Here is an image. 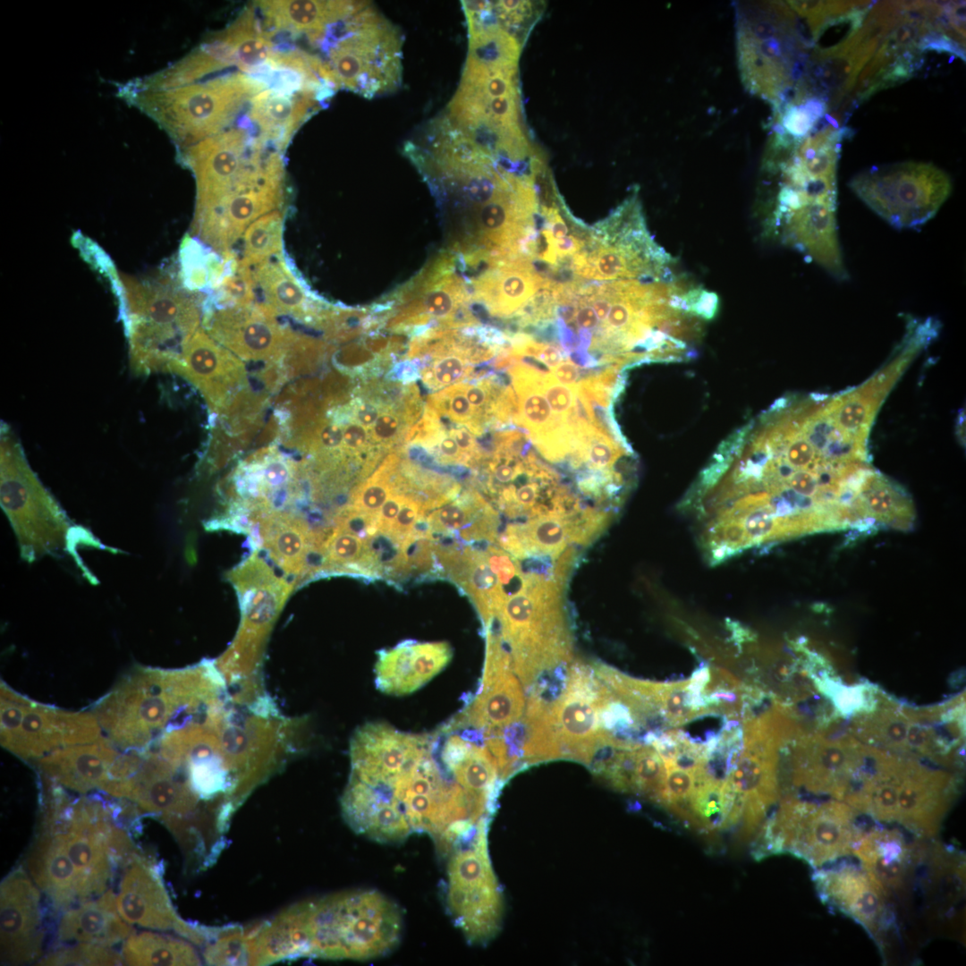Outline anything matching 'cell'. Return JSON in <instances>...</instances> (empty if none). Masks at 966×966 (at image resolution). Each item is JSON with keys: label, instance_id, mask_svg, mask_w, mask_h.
Masks as SVG:
<instances>
[{"label": "cell", "instance_id": "cell-1", "mask_svg": "<svg viewBox=\"0 0 966 966\" xmlns=\"http://www.w3.org/2000/svg\"><path fill=\"white\" fill-rule=\"evenodd\" d=\"M126 99L169 134L178 151L246 121L251 99L271 86L261 76L229 68L208 73L149 76L130 82Z\"/></svg>", "mask_w": 966, "mask_h": 966}, {"label": "cell", "instance_id": "cell-2", "mask_svg": "<svg viewBox=\"0 0 966 966\" xmlns=\"http://www.w3.org/2000/svg\"><path fill=\"white\" fill-rule=\"evenodd\" d=\"M565 580L558 572L529 570L521 586L482 621L486 638L510 655L513 671L527 692L572 660V638L563 600Z\"/></svg>", "mask_w": 966, "mask_h": 966}, {"label": "cell", "instance_id": "cell-3", "mask_svg": "<svg viewBox=\"0 0 966 966\" xmlns=\"http://www.w3.org/2000/svg\"><path fill=\"white\" fill-rule=\"evenodd\" d=\"M612 691L581 660L568 667L565 685L554 699L528 697L522 718L525 730L523 763L570 759L589 766L604 748L618 749L603 726L602 709Z\"/></svg>", "mask_w": 966, "mask_h": 966}, {"label": "cell", "instance_id": "cell-4", "mask_svg": "<svg viewBox=\"0 0 966 966\" xmlns=\"http://www.w3.org/2000/svg\"><path fill=\"white\" fill-rule=\"evenodd\" d=\"M402 42L400 29L372 4L355 1L316 47L337 89L373 98L400 87Z\"/></svg>", "mask_w": 966, "mask_h": 966}, {"label": "cell", "instance_id": "cell-5", "mask_svg": "<svg viewBox=\"0 0 966 966\" xmlns=\"http://www.w3.org/2000/svg\"><path fill=\"white\" fill-rule=\"evenodd\" d=\"M122 282L124 297L120 311L129 338L131 370L139 375L167 370L181 356L168 344L178 338L183 343L199 327L198 295L166 275L144 283L126 276Z\"/></svg>", "mask_w": 966, "mask_h": 966}, {"label": "cell", "instance_id": "cell-6", "mask_svg": "<svg viewBox=\"0 0 966 966\" xmlns=\"http://www.w3.org/2000/svg\"><path fill=\"white\" fill-rule=\"evenodd\" d=\"M194 672L139 670L124 677L95 708L101 729L121 748L142 751L182 705L199 696Z\"/></svg>", "mask_w": 966, "mask_h": 966}, {"label": "cell", "instance_id": "cell-7", "mask_svg": "<svg viewBox=\"0 0 966 966\" xmlns=\"http://www.w3.org/2000/svg\"><path fill=\"white\" fill-rule=\"evenodd\" d=\"M860 830L844 806L787 801L762 826L751 855L760 860L789 853L814 869L822 868L852 854Z\"/></svg>", "mask_w": 966, "mask_h": 966}, {"label": "cell", "instance_id": "cell-8", "mask_svg": "<svg viewBox=\"0 0 966 966\" xmlns=\"http://www.w3.org/2000/svg\"><path fill=\"white\" fill-rule=\"evenodd\" d=\"M318 905L312 929L315 949L323 955L372 959L389 953L400 941L401 910L377 891L351 893Z\"/></svg>", "mask_w": 966, "mask_h": 966}, {"label": "cell", "instance_id": "cell-9", "mask_svg": "<svg viewBox=\"0 0 966 966\" xmlns=\"http://www.w3.org/2000/svg\"><path fill=\"white\" fill-rule=\"evenodd\" d=\"M849 186L872 211L898 229L926 224L952 191L949 175L923 162L873 166L855 175Z\"/></svg>", "mask_w": 966, "mask_h": 966}, {"label": "cell", "instance_id": "cell-10", "mask_svg": "<svg viewBox=\"0 0 966 966\" xmlns=\"http://www.w3.org/2000/svg\"><path fill=\"white\" fill-rule=\"evenodd\" d=\"M489 821L482 818L470 839L454 845L447 868L446 909L471 944L492 939L502 921V891L487 850Z\"/></svg>", "mask_w": 966, "mask_h": 966}, {"label": "cell", "instance_id": "cell-11", "mask_svg": "<svg viewBox=\"0 0 966 966\" xmlns=\"http://www.w3.org/2000/svg\"><path fill=\"white\" fill-rule=\"evenodd\" d=\"M1 744L23 758H42L71 745L100 740L95 715L34 702L1 683Z\"/></svg>", "mask_w": 966, "mask_h": 966}, {"label": "cell", "instance_id": "cell-12", "mask_svg": "<svg viewBox=\"0 0 966 966\" xmlns=\"http://www.w3.org/2000/svg\"><path fill=\"white\" fill-rule=\"evenodd\" d=\"M763 234L803 254L834 278L849 275L838 238L836 204L811 202L762 219Z\"/></svg>", "mask_w": 966, "mask_h": 966}, {"label": "cell", "instance_id": "cell-13", "mask_svg": "<svg viewBox=\"0 0 966 966\" xmlns=\"http://www.w3.org/2000/svg\"><path fill=\"white\" fill-rule=\"evenodd\" d=\"M204 326L214 340L247 361H279L294 334L259 302L209 309Z\"/></svg>", "mask_w": 966, "mask_h": 966}, {"label": "cell", "instance_id": "cell-14", "mask_svg": "<svg viewBox=\"0 0 966 966\" xmlns=\"http://www.w3.org/2000/svg\"><path fill=\"white\" fill-rule=\"evenodd\" d=\"M195 386L211 411L220 415L233 396L248 386L241 359L199 327L182 345L181 358L169 368Z\"/></svg>", "mask_w": 966, "mask_h": 966}, {"label": "cell", "instance_id": "cell-15", "mask_svg": "<svg viewBox=\"0 0 966 966\" xmlns=\"http://www.w3.org/2000/svg\"><path fill=\"white\" fill-rule=\"evenodd\" d=\"M0 898L1 962H34L44 942L39 888L19 869L2 881Z\"/></svg>", "mask_w": 966, "mask_h": 966}, {"label": "cell", "instance_id": "cell-16", "mask_svg": "<svg viewBox=\"0 0 966 966\" xmlns=\"http://www.w3.org/2000/svg\"><path fill=\"white\" fill-rule=\"evenodd\" d=\"M820 899L876 937L887 927L889 893L866 870L842 859L813 874Z\"/></svg>", "mask_w": 966, "mask_h": 966}, {"label": "cell", "instance_id": "cell-17", "mask_svg": "<svg viewBox=\"0 0 966 966\" xmlns=\"http://www.w3.org/2000/svg\"><path fill=\"white\" fill-rule=\"evenodd\" d=\"M284 198V184H267L233 193L214 205L196 208L192 233L213 250L225 256L253 222L281 210Z\"/></svg>", "mask_w": 966, "mask_h": 966}, {"label": "cell", "instance_id": "cell-18", "mask_svg": "<svg viewBox=\"0 0 966 966\" xmlns=\"http://www.w3.org/2000/svg\"><path fill=\"white\" fill-rule=\"evenodd\" d=\"M526 709L522 684L511 665L484 666L478 691L449 720L479 730L483 739L501 735L521 722Z\"/></svg>", "mask_w": 966, "mask_h": 966}, {"label": "cell", "instance_id": "cell-19", "mask_svg": "<svg viewBox=\"0 0 966 966\" xmlns=\"http://www.w3.org/2000/svg\"><path fill=\"white\" fill-rule=\"evenodd\" d=\"M511 369L516 396L515 421L525 428L538 451L552 462L574 454L576 434L551 410L538 382V370L516 359Z\"/></svg>", "mask_w": 966, "mask_h": 966}, {"label": "cell", "instance_id": "cell-20", "mask_svg": "<svg viewBox=\"0 0 966 966\" xmlns=\"http://www.w3.org/2000/svg\"><path fill=\"white\" fill-rule=\"evenodd\" d=\"M452 657L446 641L404 640L379 650L374 668L376 687L387 695L412 693L442 672Z\"/></svg>", "mask_w": 966, "mask_h": 966}, {"label": "cell", "instance_id": "cell-21", "mask_svg": "<svg viewBox=\"0 0 966 966\" xmlns=\"http://www.w3.org/2000/svg\"><path fill=\"white\" fill-rule=\"evenodd\" d=\"M253 548H262L288 576L302 580L309 559L319 544L306 521L296 514L273 510L257 514L247 522ZM244 531V532H245Z\"/></svg>", "mask_w": 966, "mask_h": 966}, {"label": "cell", "instance_id": "cell-22", "mask_svg": "<svg viewBox=\"0 0 966 966\" xmlns=\"http://www.w3.org/2000/svg\"><path fill=\"white\" fill-rule=\"evenodd\" d=\"M255 293L275 315L284 314L305 324L318 326L329 306L313 296L292 271L284 253L252 267Z\"/></svg>", "mask_w": 966, "mask_h": 966}, {"label": "cell", "instance_id": "cell-23", "mask_svg": "<svg viewBox=\"0 0 966 966\" xmlns=\"http://www.w3.org/2000/svg\"><path fill=\"white\" fill-rule=\"evenodd\" d=\"M548 278L534 268L530 259L516 257L502 261L471 280V297L492 315L508 317L521 311Z\"/></svg>", "mask_w": 966, "mask_h": 966}, {"label": "cell", "instance_id": "cell-24", "mask_svg": "<svg viewBox=\"0 0 966 966\" xmlns=\"http://www.w3.org/2000/svg\"><path fill=\"white\" fill-rule=\"evenodd\" d=\"M355 1H259L253 6L264 33L306 37L314 47L331 23L346 15Z\"/></svg>", "mask_w": 966, "mask_h": 966}, {"label": "cell", "instance_id": "cell-25", "mask_svg": "<svg viewBox=\"0 0 966 966\" xmlns=\"http://www.w3.org/2000/svg\"><path fill=\"white\" fill-rule=\"evenodd\" d=\"M119 753L102 739L57 749L40 758V770L55 784L79 792L103 790Z\"/></svg>", "mask_w": 966, "mask_h": 966}, {"label": "cell", "instance_id": "cell-26", "mask_svg": "<svg viewBox=\"0 0 966 966\" xmlns=\"http://www.w3.org/2000/svg\"><path fill=\"white\" fill-rule=\"evenodd\" d=\"M115 901L120 916L130 925L165 928L174 919L154 869L137 854L127 862Z\"/></svg>", "mask_w": 966, "mask_h": 966}, {"label": "cell", "instance_id": "cell-27", "mask_svg": "<svg viewBox=\"0 0 966 966\" xmlns=\"http://www.w3.org/2000/svg\"><path fill=\"white\" fill-rule=\"evenodd\" d=\"M132 932L117 911L114 892L107 890L97 898L84 900L69 908L59 921L57 938L60 942L111 947L124 941Z\"/></svg>", "mask_w": 966, "mask_h": 966}, {"label": "cell", "instance_id": "cell-28", "mask_svg": "<svg viewBox=\"0 0 966 966\" xmlns=\"http://www.w3.org/2000/svg\"><path fill=\"white\" fill-rule=\"evenodd\" d=\"M852 854L888 893L902 886L912 867V850L898 829L860 830Z\"/></svg>", "mask_w": 966, "mask_h": 966}, {"label": "cell", "instance_id": "cell-29", "mask_svg": "<svg viewBox=\"0 0 966 966\" xmlns=\"http://www.w3.org/2000/svg\"><path fill=\"white\" fill-rule=\"evenodd\" d=\"M28 869L55 909L68 910L79 900L76 870L58 833L44 828L32 848Z\"/></svg>", "mask_w": 966, "mask_h": 966}, {"label": "cell", "instance_id": "cell-30", "mask_svg": "<svg viewBox=\"0 0 966 966\" xmlns=\"http://www.w3.org/2000/svg\"><path fill=\"white\" fill-rule=\"evenodd\" d=\"M920 55L918 49L897 45L887 35L860 72L852 89L854 98L864 100L880 89L907 80L919 68Z\"/></svg>", "mask_w": 966, "mask_h": 966}, {"label": "cell", "instance_id": "cell-31", "mask_svg": "<svg viewBox=\"0 0 966 966\" xmlns=\"http://www.w3.org/2000/svg\"><path fill=\"white\" fill-rule=\"evenodd\" d=\"M462 5L467 22L496 25L521 45L543 11V4L533 1H464Z\"/></svg>", "mask_w": 966, "mask_h": 966}, {"label": "cell", "instance_id": "cell-32", "mask_svg": "<svg viewBox=\"0 0 966 966\" xmlns=\"http://www.w3.org/2000/svg\"><path fill=\"white\" fill-rule=\"evenodd\" d=\"M369 537L361 536L337 524L320 547L322 564L318 572L365 573L376 557L369 546Z\"/></svg>", "mask_w": 966, "mask_h": 966}, {"label": "cell", "instance_id": "cell-33", "mask_svg": "<svg viewBox=\"0 0 966 966\" xmlns=\"http://www.w3.org/2000/svg\"><path fill=\"white\" fill-rule=\"evenodd\" d=\"M690 798L688 823L697 830L709 833L722 826L731 812L735 794L728 782H719L705 775L695 777Z\"/></svg>", "mask_w": 966, "mask_h": 966}, {"label": "cell", "instance_id": "cell-34", "mask_svg": "<svg viewBox=\"0 0 966 966\" xmlns=\"http://www.w3.org/2000/svg\"><path fill=\"white\" fill-rule=\"evenodd\" d=\"M128 965H174L196 962L191 949L183 943L150 933H131L122 948Z\"/></svg>", "mask_w": 966, "mask_h": 966}, {"label": "cell", "instance_id": "cell-35", "mask_svg": "<svg viewBox=\"0 0 966 966\" xmlns=\"http://www.w3.org/2000/svg\"><path fill=\"white\" fill-rule=\"evenodd\" d=\"M281 210L266 214L253 222L242 235V266L252 267L284 253V219Z\"/></svg>", "mask_w": 966, "mask_h": 966}, {"label": "cell", "instance_id": "cell-36", "mask_svg": "<svg viewBox=\"0 0 966 966\" xmlns=\"http://www.w3.org/2000/svg\"><path fill=\"white\" fill-rule=\"evenodd\" d=\"M623 453L607 430L594 426L582 435L572 464L585 463L596 472H614L613 468Z\"/></svg>", "mask_w": 966, "mask_h": 966}, {"label": "cell", "instance_id": "cell-37", "mask_svg": "<svg viewBox=\"0 0 966 966\" xmlns=\"http://www.w3.org/2000/svg\"><path fill=\"white\" fill-rule=\"evenodd\" d=\"M492 512V508L487 507L483 499L474 495L464 500L443 504V506L428 516V523L434 530L439 532L454 531L464 527L468 530L474 521H478Z\"/></svg>", "mask_w": 966, "mask_h": 966}, {"label": "cell", "instance_id": "cell-38", "mask_svg": "<svg viewBox=\"0 0 966 966\" xmlns=\"http://www.w3.org/2000/svg\"><path fill=\"white\" fill-rule=\"evenodd\" d=\"M393 464L392 462H386L370 479L360 485L352 494V503L347 507L352 512L367 518L374 525L377 512L394 494V485L390 481Z\"/></svg>", "mask_w": 966, "mask_h": 966}, {"label": "cell", "instance_id": "cell-39", "mask_svg": "<svg viewBox=\"0 0 966 966\" xmlns=\"http://www.w3.org/2000/svg\"><path fill=\"white\" fill-rule=\"evenodd\" d=\"M665 781V767L657 750L650 745L636 750L633 793L660 803Z\"/></svg>", "mask_w": 966, "mask_h": 966}, {"label": "cell", "instance_id": "cell-40", "mask_svg": "<svg viewBox=\"0 0 966 966\" xmlns=\"http://www.w3.org/2000/svg\"><path fill=\"white\" fill-rule=\"evenodd\" d=\"M326 350L325 343L294 332L279 362L287 378L307 375L317 369Z\"/></svg>", "mask_w": 966, "mask_h": 966}, {"label": "cell", "instance_id": "cell-41", "mask_svg": "<svg viewBox=\"0 0 966 966\" xmlns=\"http://www.w3.org/2000/svg\"><path fill=\"white\" fill-rule=\"evenodd\" d=\"M123 958L107 946L78 944L57 949L43 957L40 965H122Z\"/></svg>", "mask_w": 966, "mask_h": 966}, {"label": "cell", "instance_id": "cell-42", "mask_svg": "<svg viewBox=\"0 0 966 966\" xmlns=\"http://www.w3.org/2000/svg\"><path fill=\"white\" fill-rule=\"evenodd\" d=\"M665 767V789L659 804L688 822L690 798L696 785L695 775L674 765Z\"/></svg>", "mask_w": 966, "mask_h": 966}, {"label": "cell", "instance_id": "cell-43", "mask_svg": "<svg viewBox=\"0 0 966 966\" xmlns=\"http://www.w3.org/2000/svg\"><path fill=\"white\" fill-rule=\"evenodd\" d=\"M433 401L436 411L465 425L470 432L479 434L481 431V424L463 392L462 382L445 387Z\"/></svg>", "mask_w": 966, "mask_h": 966}, {"label": "cell", "instance_id": "cell-44", "mask_svg": "<svg viewBox=\"0 0 966 966\" xmlns=\"http://www.w3.org/2000/svg\"><path fill=\"white\" fill-rule=\"evenodd\" d=\"M422 502L414 496H407L395 517L387 536L395 543L402 545L403 541L413 532L415 525L421 519L423 511Z\"/></svg>", "mask_w": 966, "mask_h": 966}, {"label": "cell", "instance_id": "cell-45", "mask_svg": "<svg viewBox=\"0 0 966 966\" xmlns=\"http://www.w3.org/2000/svg\"><path fill=\"white\" fill-rule=\"evenodd\" d=\"M401 421L398 416L390 411L379 413L370 427V436L378 443H391L400 432Z\"/></svg>", "mask_w": 966, "mask_h": 966}, {"label": "cell", "instance_id": "cell-46", "mask_svg": "<svg viewBox=\"0 0 966 966\" xmlns=\"http://www.w3.org/2000/svg\"><path fill=\"white\" fill-rule=\"evenodd\" d=\"M407 496L394 493L381 506L376 516L375 527L378 533L387 535Z\"/></svg>", "mask_w": 966, "mask_h": 966}, {"label": "cell", "instance_id": "cell-47", "mask_svg": "<svg viewBox=\"0 0 966 966\" xmlns=\"http://www.w3.org/2000/svg\"><path fill=\"white\" fill-rule=\"evenodd\" d=\"M369 434L366 428L360 423L350 422L343 427V447L342 452L346 454H355L364 450L369 443Z\"/></svg>", "mask_w": 966, "mask_h": 966}, {"label": "cell", "instance_id": "cell-48", "mask_svg": "<svg viewBox=\"0 0 966 966\" xmlns=\"http://www.w3.org/2000/svg\"><path fill=\"white\" fill-rule=\"evenodd\" d=\"M436 453L445 462L466 463L467 461L462 453L456 441L450 433L436 434Z\"/></svg>", "mask_w": 966, "mask_h": 966}, {"label": "cell", "instance_id": "cell-49", "mask_svg": "<svg viewBox=\"0 0 966 966\" xmlns=\"http://www.w3.org/2000/svg\"><path fill=\"white\" fill-rule=\"evenodd\" d=\"M551 375L559 383L565 386H578L580 383V367L568 358L558 366L552 369Z\"/></svg>", "mask_w": 966, "mask_h": 966}, {"label": "cell", "instance_id": "cell-50", "mask_svg": "<svg viewBox=\"0 0 966 966\" xmlns=\"http://www.w3.org/2000/svg\"><path fill=\"white\" fill-rule=\"evenodd\" d=\"M584 245V242L575 235H567L553 242L557 259L564 258L566 256H574L583 249Z\"/></svg>", "mask_w": 966, "mask_h": 966}, {"label": "cell", "instance_id": "cell-51", "mask_svg": "<svg viewBox=\"0 0 966 966\" xmlns=\"http://www.w3.org/2000/svg\"><path fill=\"white\" fill-rule=\"evenodd\" d=\"M378 415V407L369 402L361 403L355 409L357 422L366 428H369L374 424Z\"/></svg>", "mask_w": 966, "mask_h": 966}]
</instances>
